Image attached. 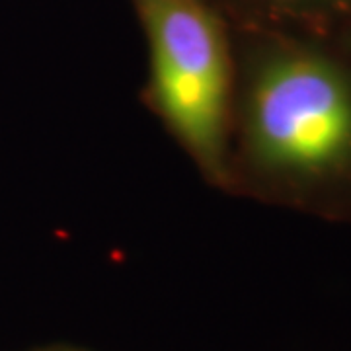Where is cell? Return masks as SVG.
I'll return each mask as SVG.
<instances>
[{
    "label": "cell",
    "mask_w": 351,
    "mask_h": 351,
    "mask_svg": "<svg viewBox=\"0 0 351 351\" xmlns=\"http://www.w3.org/2000/svg\"><path fill=\"white\" fill-rule=\"evenodd\" d=\"M244 149L254 168L293 186L351 176V73L308 47L271 51L252 71Z\"/></svg>",
    "instance_id": "6da1fadb"
},
{
    "label": "cell",
    "mask_w": 351,
    "mask_h": 351,
    "mask_svg": "<svg viewBox=\"0 0 351 351\" xmlns=\"http://www.w3.org/2000/svg\"><path fill=\"white\" fill-rule=\"evenodd\" d=\"M151 51V98L211 178L225 176L232 63L223 27L199 0H138Z\"/></svg>",
    "instance_id": "7a4b0ae2"
},
{
    "label": "cell",
    "mask_w": 351,
    "mask_h": 351,
    "mask_svg": "<svg viewBox=\"0 0 351 351\" xmlns=\"http://www.w3.org/2000/svg\"><path fill=\"white\" fill-rule=\"evenodd\" d=\"M297 2H328V4H336V2H343V0H297Z\"/></svg>",
    "instance_id": "3957f363"
}]
</instances>
